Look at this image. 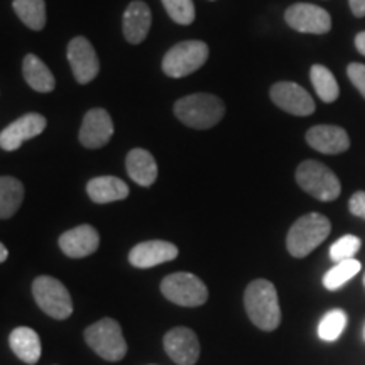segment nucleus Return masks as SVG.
<instances>
[{"label": "nucleus", "mask_w": 365, "mask_h": 365, "mask_svg": "<svg viewBox=\"0 0 365 365\" xmlns=\"http://www.w3.org/2000/svg\"><path fill=\"white\" fill-rule=\"evenodd\" d=\"M245 312L250 322L264 331H272L281 323V307L277 291L271 281L257 279L247 286L244 294Z\"/></svg>", "instance_id": "f257e3e1"}, {"label": "nucleus", "mask_w": 365, "mask_h": 365, "mask_svg": "<svg viewBox=\"0 0 365 365\" xmlns=\"http://www.w3.org/2000/svg\"><path fill=\"white\" fill-rule=\"evenodd\" d=\"M175 113L185 125L193 129H210L225 115V103L215 95L193 93L178 100Z\"/></svg>", "instance_id": "f03ea898"}, {"label": "nucleus", "mask_w": 365, "mask_h": 365, "mask_svg": "<svg viewBox=\"0 0 365 365\" xmlns=\"http://www.w3.org/2000/svg\"><path fill=\"white\" fill-rule=\"evenodd\" d=\"M331 223L325 215L308 213L298 218L287 232V252L296 259L307 257L330 235Z\"/></svg>", "instance_id": "7ed1b4c3"}, {"label": "nucleus", "mask_w": 365, "mask_h": 365, "mask_svg": "<svg viewBox=\"0 0 365 365\" xmlns=\"http://www.w3.org/2000/svg\"><path fill=\"white\" fill-rule=\"evenodd\" d=\"M298 185L319 202H333L341 193V185L330 168L318 161H303L296 170Z\"/></svg>", "instance_id": "20e7f679"}, {"label": "nucleus", "mask_w": 365, "mask_h": 365, "mask_svg": "<svg viewBox=\"0 0 365 365\" xmlns=\"http://www.w3.org/2000/svg\"><path fill=\"white\" fill-rule=\"evenodd\" d=\"M85 340L95 350V354L108 362H118L127 354L122 328L112 318H103L86 328Z\"/></svg>", "instance_id": "39448f33"}, {"label": "nucleus", "mask_w": 365, "mask_h": 365, "mask_svg": "<svg viewBox=\"0 0 365 365\" xmlns=\"http://www.w3.org/2000/svg\"><path fill=\"white\" fill-rule=\"evenodd\" d=\"M210 54L203 41H185L173 46L163 59V71L171 78H182L198 71L207 63Z\"/></svg>", "instance_id": "423d86ee"}, {"label": "nucleus", "mask_w": 365, "mask_h": 365, "mask_svg": "<svg viewBox=\"0 0 365 365\" xmlns=\"http://www.w3.org/2000/svg\"><path fill=\"white\" fill-rule=\"evenodd\" d=\"M164 298L180 307H202L208 299V289L205 282L190 272H175L164 277L161 282Z\"/></svg>", "instance_id": "0eeeda50"}, {"label": "nucleus", "mask_w": 365, "mask_h": 365, "mask_svg": "<svg viewBox=\"0 0 365 365\" xmlns=\"http://www.w3.org/2000/svg\"><path fill=\"white\" fill-rule=\"evenodd\" d=\"M36 303L54 319H66L73 313V301L66 286L51 276H39L33 282Z\"/></svg>", "instance_id": "6e6552de"}, {"label": "nucleus", "mask_w": 365, "mask_h": 365, "mask_svg": "<svg viewBox=\"0 0 365 365\" xmlns=\"http://www.w3.org/2000/svg\"><path fill=\"white\" fill-rule=\"evenodd\" d=\"M287 26L304 34H327L331 29V17L325 9L313 4H294L284 14Z\"/></svg>", "instance_id": "1a4fd4ad"}, {"label": "nucleus", "mask_w": 365, "mask_h": 365, "mask_svg": "<svg viewBox=\"0 0 365 365\" xmlns=\"http://www.w3.org/2000/svg\"><path fill=\"white\" fill-rule=\"evenodd\" d=\"M68 61L78 83H90L100 71V61L88 39L75 38L68 44Z\"/></svg>", "instance_id": "9d476101"}, {"label": "nucleus", "mask_w": 365, "mask_h": 365, "mask_svg": "<svg viewBox=\"0 0 365 365\" xmlns=\"http://www.w3.org/2000/svg\"><path fill=\"white\" fill-rule=\"evenodd\" d=\"M271 98L277 107L291 115L307 117L314 112L312 95L293 81H281L274 85L271 88Z\"/></svg>", "instance_id": "9b49d317"}, {"label": "nucleus", "mask_w": 365, "mask_h": 365, "mask_svg": "<svg viewBox=\"0 0 365 365\" xmlns=\"http://www.w3.org/2000/svg\"><path fill=\"white\" fill-rule=\"evenodd\" d=\"M164 349L178 365H195L200 359L198 336L186 327H178L168 331L164 336Z\"/></svg>", "instance_id": "f8f14e48"}, {"label": "nucleus", "mask_w": 365, "mask_h": 365, "mask_svg": "<svg viewBox=\"0 0 365 365\" xmlns=\"http://www.w3.org/2000/svg\"><path fill=\"white\" fill-rule=\"evenodd\" d=\"M46 129V118L41 113H26L0 132V148L4 150L19 149L26 140L34 139Z\"/></svg>", "instance_id": "ddd939ff"}, {"label": "nucleus", "mask_w": 365, "mask_h": 365, "mask_svg": "<svg viewBox=\"0 0 365 365\" xmlns=\"http://www.w3.org/2000/svg\"><path fill=\"white\" fill-rule=\"evenodd\" d=\"M113 135V122L107 110L91 108L86 112L80 129V143L88 149L103 148Z\"/></svg>", "instance_id": "4468645a"}, {"label": "nucleus", "mask_w": 365, "mask_h": 365, "mask_svg": "<svg viewBox=\"0 0 365 365\" xmlns=\"http://www.w3.org/2000/svg\"><path fill=\"white\" fill-rule=\"evenodd\" d=\"M178 257V247L166 240H148L137 244L130 250L129 261L134 267L149 269L158 264L175 261Z\"/></svg>", "instance_id": "2eb2a0df"}, {"label": "nucleus", "mask_w": 365, "mask_h": 365, "mask_svg": "<svg viewBox=\"0 0 365 365\" xmlns=\"http://www.w3.org/2000/svg\"><path fill=\"white\" fill-rule=\"evenodd\" d=\"M100 245L98 232L91 225H80L71 228L59 237V249L68 257L81 259L93 254Z\"/></svg>", "instance_id": "dca6fc26"}, {"label": "nucleus", "mask_w": 365, "mask_h": 365, "mask_svg": "<svg viewBox=\"0 0 365 365\" xmlns=\"http://www.w3.org/2000/svg\"><path fill=\"white\" fill-rule=\"evenodd\" d=\"M307 143L323 154H341L350 148L345 129L336 125H314L307 132Z\"/></svg>", "instance_id": "f3484780"}, {"label": "nucleus", "mask_w": 365, "mask_h": 365, "mask_svg": "<svg viewBox=\"0 0 365 365\" xmlns=\"http://www.w3.org/2000/svg\"><path fill=\"white\" fill-rule=\"evenodd\" d=\"M125 39L130 44H139L145 39L150 29V11L140 0L132 2L124 12V22H122Z\"/></svg>", "instance_id": "a211bd4d"}, {"label": "nucleus", "mask_w": 365, "mask_h": 365, "mask_svg": "<svg viewBox=\"0 0 365 365\" xmlns=\"http://www.w3.org/2000/svg\"><path fill=\"white\" fill-rule=\"evenodd\" d=\"M127 173L140 186H150L158 180V163L145 149H132L127 154Z\"/></svg>", "instance_id": "6ab92c4d"}, {"label": "nucleus", "mask_w": 365, "mask_h": 365, "mask_svg": "<svg viewBox=\"0 0 365 365\" xmlns=\"http://www.w3.org/2000/svg\"><path fill=\"white\" fill-rule=\"evenodd\" d=\"M86 191L95 203H112L129 196V186L115 176L93 178L86 185Z\"/></svg>", "instance_id": "aec40b11"}, {"label": "nucleus", "mask_w": 365, "mask_h": 365, "mask_svg": "<svg viewBox=\"0 0 365 365\" xmlns=\"http://www.w3.org/2000/svg\"><path fill=\"white\" fill-rule=\"evenodd\" d=\"M9 344H11L12 352L22 362L33 365L41 359V340L33 328L19 327L12 330L11 336H9Z\"/></svg>", "instance_id": "412c9836"}, {"label": "nucleus", "mask_w": 365, "mask_h": 365, "mask_svg": "<svg viewBox=\"0 0 365 365\" xmlns=\"http://www.w3.org/2000/svg\"><path fill=\"white\" fill-rule=\"evenodd\" d=\"M22 73H24V78L27 85L36 91L41 93H48V91L54 90V76L49 71V68L44 65L36 54H27L22 61Z\"/></svg>", "instance_id": "4be33fe9"}, {"label": "nucleus", "mask_w": 365, "mask_h": 365, "mask_svg": "<svg viewBox=\"0 0 365 365\" xmlns=\"http://www.w3.org/2000/svg\"><path fill=\"white\" fill-rule=\"evenodd\" d=\"M24 186L12 176H0V218H11L21 208Z\"/></svg>", "instance_id": "5701e85b"}, {"label": "nucleus", "mask_w": 365, "mask_h": 365, "mask_svg": "<svg viewBox=\"0 0 365 365\" xmlns=\"http://www.w3.org/2000/svg\"><path fill=\"white\" fill-rule=\"evenodd\" d=\"M309 78L314 86V91L325 103L335 102L340 97V86L336 83L333 73L323 65H314L309 71Z\"/></svg>", "instance_id": "b1692460"}, {"label": "nucleus", "mask_w": 365, "mask_h": 365, "mask_svg": "<svg viewBox=\"0 0 365 365\" xmlns=\"http://www.w3.org/2000/svg\"><path fill=\"white\" fill-rule=\"evenodd\" d=\"M14 12L33 31H41L46 26L44 0H14Z\"/></svg>", "instance_id": "393cba45"}, {"label": "nucleus", "mask_w": 365, "mask_h": 365, "mask_svg": "<svg viewBox=\"0 0 365 365\" xmlns=\"http://www.w3.org/2000/svg\"><path fill=\"white\" fill-rule=\"evenodd\" d=\"M360 269H362V266H360V262L354 257L335 262V266H333L330 271L325 274V277H323V286H325L328 291L340 289L345 282H349L352 277L357 276Z\"/></svg>", "instance_id": "a878e982"}, {"label": "nucleus", "mask_w": 365, "mask_h": 365, "mask_svg": "<svg viewBox=\"0 0 365 365\" xmlns=\"http://www.w3.org/2000/svg\"><path fill=\"white\" fill-rule=\"evenodd\" d=\"M346 322H349V318H346L344 309H330L319 322L318 336L325 341L339 340L345 330Z\"/></svg>", "instance_id": "bb28decb"}, {"label": "nucleus", "mask_w": 365, "mask_h": 365, "mask_svg": "<svg viewBox=\"0 0 365 365\" xmlns=\"http://www.w3.org/2000/svg\"><path fill=\"white\" fill-rule=\"evenodd\" d=\"M168 16L181 26H188L195 21L193 0H163Z\"/></svg>", "instance_id": "cd10ccee"}, {"label": "nucleus", "mask_w": 365, "mask_h": 365, "mask_svg": "<svg viewBox=\"0 0 365 365\" xmlns=\"http://www.w3.org/2000/svg\"><path fill=\"white\" fill-rule=\"evenodd\" d=\"M360 244H362V242H360L359 237L344 235L330 247V259L335 262L345 261V259H352L360 250Z\"/></svg>", "instance_id": "c85d7f7f"}, {"label": "nucleus", "mask_w": 365, "mask_h": 365, "mask_svg": "<svg viewBox=\"0 0 365 365\" xmlns=\"http://www.w3.org/2000/svg\"><path fill=\"white\" fill-rule=\"evenodd\" d=\"M346 75H349V78L355 88L360 91V95L365 98V65L352 63V65H349V68H346Z\"/></svg>", "instance_id": "c756f323"}, {"label": "nucleus", "mask_w": 365, "mask_h": 365, "mask_svg": "<svg viewBox=\"0 0 365 365\" xmlns=\"http://www.w3.org/2000/svg\"><path fill=\"white\" fill-rule=\"evenodd\" d=\"M350 213L365 220V191H357L349 202Z\"/></svg>", "instance_id": "7c9ffc66"}, {"label": "nucleus", "mask_w": 365, "mask_h": 365, "mask_svg": "<svg viewBox=\"0 0 365 365\" xmlns=\"http://www.w3.org/2000/svg\"><path fill=\"white\" fill-rule=\"evenodd\" d=\"M350 9L357 17H365V0H349Z\"/></svg>", "instance_id": "2f4dec72"}, {"label": "nucleus", "mask_w": 365, "mask_h": 365, "mask_svg": "<svg viewBox=\"0 0 365 365\" xmlns=\"http://www.w3.org/2000/svg\"><path fill=\"white\" fill-rule=\"evenodd\" d=\"M355 48H357V51L360 54L365 56V31L364 33H359L357 38H355Z\"/></svg>", "instance_id": "473e14b6"}, {"label": "nucleus", "mask_w": 365, "mask_h": 365, "mask_svg": "<svg viewBox=\"0 0 365 365\" xmlns=\"http://www.w3.org/2000/svg\"><path fill=\"white\" fill-rule=\"evenodd\" d=\"M7 257H9V250L6 249V245H4L2 242H0V262L6 261Z\"/></svg>", "instance_id": "72a5a7b5"}, {"label": "nucleus", "mask_w": 365, "mask_h": 365, "mask_svg": "<svg viewBox=\"0 0 365 365\" xmlns=\"http://www.w3.org/2000/svg\"><path fill=\"white\" fill-rule=\"evenodd\" d=\"M364 287H365V276H364Z\"/></svg>", "instance_id": "f704fd0d"}, {"label": "nucleus", "mask_w": 365, "mask_h": 365, "mask_svg": "<svg viewBox=\"0 0 365 365\" xmlns=\"http://www.w3.org/2000/svg\"><path fill=\"white\" fill-rule=\"evenodd\" d=\"M364 335H365V331H364Z\"/></svg>", "instance_id": "c9c22d12"}]
</instances>
